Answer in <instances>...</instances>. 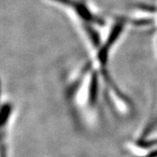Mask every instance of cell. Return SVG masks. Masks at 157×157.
Masks as SVG:
<instances>
[{
  "label": "cell",
  "instance_id": "6da1fadb",
  "mask_svg": "<svg viewBox=\"0 0 157 157\" xmlns=\"http://www.w3.org/2000/svg\"><path fill=\"white\" fill-rule=\"evenodd\" d=\"M136 143V157H157V140L151 141L147 139H139Z\"/></svg>",
  "mask_w": 157,
  "mask_h": 157
}]
</instances>
